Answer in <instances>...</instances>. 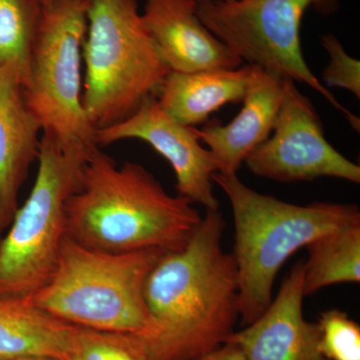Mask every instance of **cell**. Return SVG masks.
Instances as JSON below:
<instances>
[{
    "mask_svg": "<svg viewBox=\"0 0 360 360\" xmlns=\"http://www.w3.org/2000/svg\"><path fill=\"white\" fill-rule=\"evenodd\" d=\"M225 221L206 210L188 243L161 255L149 272L144 298L153 360H195L236 333L239 319L238 265L222 248Z\"/></svg>",
    "mask_w": 360,
    "mask_h": 360,
    "instance_id": "obj_1",
    "label": "cell"
},
{
    "mask_svg": "<svg viewBox=\"0 0 360 360\" xmlns=\"http://www.w3.org/2000/svg\"><path fill=\"white\" fill-rule=\"evenodd\" d=\"M201 220L191 200L170 195L146 168L118 165L96 146L66 202L65 236L104 252L177 251Z\"/></svg>",
    "mask_w": 360,
    "mask_h": 360,
    "instance_id": "obj_2",
    "label": "cell"
},
{
    "mask_svg": "<svg viewBox=\"0 0 360 360\" xmlns=\"http://www.w3.org/2000/svg\"><path fill=\"white\" fill-rule=\"evenodd\" d=\"M212 181L226 194L233 212L232 255L238 265L243 326L257 321L269 307L277 274L296 250L324 234L360 224L355 205H291L253 191L238 174L215 172Z\"/></svg>",
    "mask_w": 360,
    "mask_h": 360,
    "instance_id": "obj_3",
    "label": "cell"
},
{
    "mask_svg": "<svg viewBox=\"0 0 360 360\" xmlns=\"http://www.w3.org/2000/svg\"><path fill=\"white\" fill-rule=\"evenodd\" d=\"M165 252L155 248L104 252L65 236L53 272L32 300L66 323L148 340L153 326L144 285Z\"/></svg>",
    "mask_w": 360,
    "mask_h": 360,
    "instance_id": "obj_4",
    "label": "cell"
},
{
    "mask_svg": "<svg viewBox=\"0 0 360 360\" xmlns=\"http://www.w3.org/2000/svg\"><path fill=\"white\" fill-rule=\"evenodd\" d=\"M82 106L94 130L122 122L156 98L170 72L137 0H90Z\"/></svg>",
    "mask_w": 360,
    "mask_h": 360,
    "instance_id": "obj_5",
    "label": "cell"
},
{
    "mask_svg": "<svg viewBox=\"0 0 360 360\" xmlns=\"http://www.w3.org/2000/svg\"><path fill=\"white\" fill-rule=\"evenodd\" d=\"M97 146L42 132L37 179L0 241V296L32 298L49 281L65 236V206Z\"/></svg>",
    "mask_w": 360,
    "mask_h": 360,
    "instance_id": "obj_6",
    "label": "cell"
},
{
    "mask_svg": "<svg viewBox=\"0 0 360 360\" xmlns=\"http://www.w3.org/2000/svg\"><path fill=\"white\" fill-rule=\"evenodd\" d=\"M90 0L41 4L30 56L27 105L42 132L63 143L96 146L82 106V46Z\"/></svg>",
    "mask_w": 360,
    "mask_h": 360,
    "instance_id": "obj_7",
    "label": "cell"
},
{
    "mask_svg": "<svg viewBox=\"0 0 360 360\" xmlns=\"http://www.w3.org/2000/svg\"><path fill=\"white\" fill-rule=\"evenodd\" d=\"M198 1L203 25L250 65L309 85L359 131L360 120L333 96L303 58L300 27L311 7L331 13L338 0H208Z\"/></svg>",
    "mask_w": 360,
    "mask_h": 360,
    "instance_id": "obj_8",
    "label": "cell"
},
{
    "mask_svg": "<svg viewBox=\"0 0 360 360\" xmlns=\"http://www.w3.org/2000/svg\"><path fill=\"white\" fill-rule=\"evenodd\" d=\"M252 174L279 182L336 177L360 182V167L336 150L324 135L311 101L286 80L271 134L245 160Z\"/></svg>",
    "mask_w": 360,
    "mask_h": 360,
    "instance_id": "obj_9",
    "label": "cell"
},
{
    "mask_svg": "<svg viewBox=\"0 0 360 360\" xmlns=\"http://www.w3.org/2000/svg\"><path fill=\"white\" fill-rule=\"evenodd\" d=\"M123 139L146 142L169 162L176 177L177 195L206 210H219L213 193L212 175L217 172V165L212 153L201 146L193 127L167 115L156 98L148 99L123 122L94 131L98 148Z\"/></svg>",
    "mask_w": 360,
    "mask_h": 360,
    "instance_id": "obj_10",
    "label": "cell"
},
{
    "mask_svg": "<svg viewBox=\"0 0 360 360\" xmlns=\"http://www.w3.org/2000/svg\"><path fill=\"white\" fill-rule=\"evenodd\" d=\"M303 274L304 260H300L264 314L227 340L236 343L248 360H328L319 348V323L303 316Z\"/></svg>",
    "mask_w": 360,
    "mask_h": 360,
    "instance_id": "obj_11",
    "label": "cell"
},
{
    "mask_svg": "<svg viewBox=\"0 0 360 360\" xmlns=\"http://www.w3.org/2000/svg\"><path fill=\"white\" fill-rule=\"evenodd\" d=\"M198 0H144V26L175 72L236 70L243 63L208 28Z\"/></svg>",
    "mask_w": 360,
    "mask_h": 360,
    "instance_id": "obj_12",
    "label": "cell"
},
{
    "mask_svg": "<svg viewBox=\"0 0 360 360\" xmlns=\"http://www.w3.org/2000/svg\"><path fill=\"white\" fill-rule=\"evenodd\" d=\"M288 78L250 65V82L240 112L229 124L213 120L193 127L214 158L217 172L238 174L248 155L271 134L285 92Z\"/></svg>",
    "mask_w": 360,
    "mask_h": 360,
    "instance_id": "obj_13",
    "label": "cell"
},
{
    "mask_svg": "<svg viewBox=\"0 0 360 360\" xmlns=\"http://www.w3.org/2000/svg\"><path fill=\"white\" fill-rule=\"evenodd\" d=\"M42 127L25 101V87L0 73V233L20 205L21 187L39 155Z\"/></svg>",
    "mask_w": 360,
    "mask_h": 360,
    "instance_id": "obj_14",
    "label": "cell"
},
{
    "mask_svg": "<svg viewBox=\"0 0 360 360\" xmlns=\"http://www.w3.org/2000/svg\"><path fill=\"white\" fill-rule=\"evenodd\" d=\"M250 75V65L236 70L170 71L156 101L170 117L193 127L207 122L210 115L225 104L241 103Z\"/></svg>",
    "mask_w": 360,
    "mask_h": 360,
    "instance_id": "obj_15",
    "label": "cell"
},
{
    "mask_svg": "<svg viewBox=\"0 0 360 360\" xmlns=\"http://www.w3.org/2000/svg\"><path fill=\"white\" fill-rule=\"evenodd\" d=\"M70 326L40 309L32 298L0 296V359L60 360Z\"/></svg>",
    "mask_w": 360,
    "mask_h": 360,
    "instance_id": "obj_16",
    "label": "cell"
},
{
    "mask_svg": "<svg viewBox=\"0 0 360 360\" xmlns=\"http://www.w3.org/2000/svg\"><path fill=\"white\" fill-rule=\"evenodd\" d=\"M303 293L345 283L360 281V224L324 234L307 246Z\"/></svg>",
    "mask_w": 360,
    "mask_h": 360,
    "instance_id": "obj_17",
    "label": "cell"
},
{
    "mask_svg": "<svg viewBox=\"0 0 360 360\" xmlns=\"http://www.w3.org/2000/svg\"><path fill=\"white\" fill-rule=\"evenodd\" d=\"M40 11L39 0H0V73L13 77L25 89Z\"/></svg>",
    "mask_w": 360,
    "mask_h": 360,
    "instance_id": "obj_18",
    "label": "cell"
},
{
    "mask_svg": "<svg viewBox=\"0 0 360 360\" xmlns=\"http://www.w3.org/2000/svg\"><path fill=\"white\" fill-rule=\"evenodd\" d=\"M60 360H153L141 335L70 324Z\"/></svg>",
    "mask_w": 360,
    "mask_h": 360,
    "instance_id": "obj_19",
    "label": "cell"
},
{
    "mask_svg": "<svg viewBox=\"0 0 360 360\" xmlns=\"http://www.w3.org/2000/svg\"><path fill=\"white\" fill-rule=\"evenodd\" d=\"M319 348L328 360H360V328L345 312L326 310L319 317Z\"/></svg>",
    "mask_w": 360,
    "mask_h": 360,
    "instance_id": "obj_20",
    "label": "cell"
},
{
    "mask_svg": "<svg viewBox=\"0 0 360 360\" xmlns=\"http://www.w3.org/2000/svg\"><path fill=\"white\" fill-rule=\"evenodd\" d=\"M323 49L328 53L329 63L322 73L323 85L347 89L360 98V63L352 58L335 35L328 33L321 37Z\"/></svg>",
    "mask_w": 360,
    "mask_h": 360,
    "instance_id": "obj_21",
    "label": "cell"
},
{
    "mask_svg": "<svg viewBox=\"0 0 360 360\" xmlns=\"http://www.w3.org/2000/svg\"><path fill=\"white\" fill-rule=\"evenodd\" d=\"M195 360H248L236 343L226 341L219 347Z\"/></svg>",
    "mask_w": 360,
    "mask_h": 360,
    "instance_id": "obj_22",
    "label": "cell"
},
{
    "mask_svg": "<svg viewBox=\"0 0 360 360\" xmlns=\"http://www.w3.org/2000/svg\"><path fill=\"white\" fill-rule=\"evenodd\" d=\"M0 360H58V359H47V357L28 356V357H18V359H0Z\"/></svg>",
    "mask_w": 360,
    "mask_h": 360,
    "instance_id": "obj_23",
    "label": "cell"
},
{
    "mask_svg": "<svg viewBox=\"0 0 360 360\" xmlns=\"http://www.w3.org/2000/svg\"><path fill=\"white\" fill-rule=\"evenodd\" d=\"M40 4H46V2L51 1V0H39Z\"/></svg>",
    "mask_w": 360,
    "mask_h": 360,
    "instance_id": "obj_24",
    "label": "cell"
},
{
    "mask_svg": "<svg viewBox=\"0 0 360 360\" xmlns=\"http://www.w3.org/2000/svg\"><path fill=\"white\" fill-rule=\"evenodd\" d=\"M200 1H208V0H200Z\"/></svg>",
    "mask_w": 360,
    "mask_h": 360,
    "instance_id": "obj_25",
    "label": "cell"
}]
</instances>
